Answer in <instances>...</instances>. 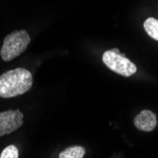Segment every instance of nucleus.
I'll return each mask as SVG.
<instances>
[{
    "label": "nucleus",
    "instance_id": "3",
    "mask_svg": "<svg viewBox=\"0 0 158 158\" xmlns=\"http://www.w3.org/2000/svg\"><path fill=\"white\" fill-rule=\"evenodd\" d=\"M102 62L113 72L123 77H131L137 71L136 65L124 53L121 54L118 48L106 50L102 55Z\"/></svg>",
    "mask_w": 158,
    "mask_h": 158
},
{
    "label": "nucleus",
    "instance_id": "4",
    "mask_svg": "<svg viewBox=\"0 0 158 158\" xmlns=\"http://www.w3.org/2000/svg\"><path fill=\"white\" fill-rule=\"evenodd\" d=\"M24 123V114L20 110L0 112V137L16 131Z\"/></svg>",
    "mask_w": 158,
    "mask_h": 158
},
{
    "label": "nucleus",
    "instance_id": "1",
    "mask_svg": "<svg viewBox=\"0 0 158 158\" xmlns=\"http://www.w3.org/2000/svg\"><path fill=\"white\" fill-rule=\"evenodd\" d=\"M32 75L27 69L18 67L0 75V98H9L27 92L32 86Z\"/></svg>",
    "mask_w": 158,
    "mask_h": 158
},
{
    "label": "nucleus",
    "instance_id": "8",
    "mask_svg": "<svg viewBox=\"0 0 158 158\" xmlns=\"http://www.w3.org/2000/svg\"><path fill=\"white\" fill-rule=\"evenodd\" d=\"M18 149L14 145H10L6 147L0 154V158H18Z\"/></svg>",
    "mask_w": 158,
    "mask_h": 158
},
{
    "label": "nucleus",
    "instance_id": "6",
    "mask_svg": "<svg viewBox=\"0 0 158 158\" xmlns=\"http://www.w3.org/2000/svg\"><path fill=\"white\" fill-rule=\"evenodd\" d=\"M85 149L81 146H71L60 152L59 158H83Z\"/></svg>",
    "mask_w": 158,
    "mask_h": 158
},
{
    "label": "nucleus",
    "instance_id": "2",
    "mask_svg": "<svg viewBox=\"0 0 158 158\" xmlns=\"http://www.w3.org/2000/svg\"><path fill=\"white\" fill-rule=\"evenodd\" d=\"M31 43V37L25 31H15L8 34L0 49V56L5 62H10L20 56Z\"/></svg>",
    "mask_w": 158,
    "mask_h": 158
},
{
    "label": "nucleus",
    "instance_id": "7",
    "mask_svg": "<svg viewBox=\"0 0 158 158\" xmlns=\"http://www.w3.org/2000/svg\"><path fill=\"white\" fill-rule=\"evenodd\" d=\"M143 26L148 35L158 41V20L153 17H149L145 20Z\"/></svg>",
    "mask_w": 158,
    "mask_h": 158
},
{
    "label": "nucleus",
    "instance_id": "5",
    "mask_svg": "<svg viewBox=\"0 0 158 158\" xmlns=\"http://www.w3.org/2000/svg\"><path fill=\"white\" fill-rule=\"evenodd\" d=\"M134 123L139 131L152 132L157 125V118L155 114L151 110H142L135 118Z\"/></svg>",
    "mask_w": 158,
    "mask_h": 158
}]
</instances>
